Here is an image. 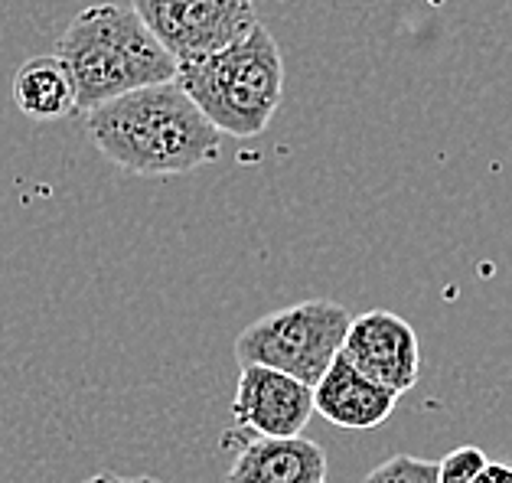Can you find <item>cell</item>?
I'll use <instances>...</instances> for the list:
<instances>
[{
    "label": "cell",
    "instance_id": "277c9868",
    "mask_svg": "<svg viewBox=\"0 0 512 483\" xmlns=\"http://www.w3.org/2000/svg\"><path fill=\"white\" fill-rule=\"evenodd\" d=\"M349 324L353 314L327 297L291 304L248 324L235 340V359L239 369L268 366L314 389L343 353Z\"/></svg>",
    "mask_w": 512,
    "mask_h": 483
},
{
    "label": "cell",
    "instance_id": "52a82bcc",
    "mask_svg": "<svg viewBox=\"0 0 512 483\" xmlns=\"http://www.w3.org/2000/svg\"><path fill=\"white\" fill-rule=\"evenodd\" d=\"M314 418V389L268 366H242L232 399L239 435L301 438Z\"/></svg>",
    "mask_w": 512,
    "mask_h": 483
},
{
    "label": "cell",
    "instance_id": "ba28073f",
    "mask_svg": "<svg viewBox=\"0 0 512 483\" xmlns=\"http://www.w3.org/2000/svg\"><path fill=\"white\" fill-rule=\"evenodd\" d=\"M395 405L398 395L362 376L359 369L346 363L343 353L333 359L327 376L314 386V412L343 431L379 428L392 418Z\"/></svg>",
    "mask_w": 512,
    "mask_h": 483
},
{
    "label": "cell",
    "instance_id": "30bf717a",
    "mask_svg": "<svg viewBox=\"0 0 512 483\" xmlns=\"http://www.w3.org/2000/svg\"><path fill=\"white\" fill-rule=\"evenodd\" d=\"M14 102L33 121H59L79 111L76 85L59 56H33L14 76Z\"/></svg>",
    "mask_w": 512,
    "mask_h": 483
},
{
    "label": "cell",
    "instance_id": "7c38bea8",
    "mask_svg": "<svg viewBox=\"0 0 512 483\" xmlns=\"http://www.w3.org/2000/svg\"><path fill=\"white\" fill-rule=\"evenodd\" d=\"M483 464H486V454L480 448H473V444L454 448L441 464H437V483H470L480 474Z\"/></svg>",
    "mask_w": 512,
    "mask_h": 483
},
{
    "label": "cell",
    "instance_id": "4fadbf2b",
    "mask_svg": "<svg viewBox=\"0 0 512 483\" xmlns=\"http://www.w3.org/2000/svg\"><path fill=\"white\" fill-rule=\"evenodd\" d=\"M470 483H512V467L499 464V461H486L480 467V474L473 477Z\"/></svg>",
    "mask_w": 512,
    "mask_h": 483
},
{
    "label": "cell",
    "instance_id": "5b68a950",
    "mask_svg": "<svg viewBox=\"0 0 512 483\" xmlns=\"http://www.w3.org/2000/svg\"><path fill=\"white\" fill-rule=\"evenodd\" d=\"M131 10L177 66L222 53L258 27L255 0H131Z\"/></svg>",
    "mask_w": 512,
    "mask_h": 483
},
{
    "label": "cell",
    "instance_id": "8fae6325",
    "mask_svg": "<svg viewBox=\"0 0 512 483\" xmlns=\"http://www.w3.org/2000/svg\"><path fill=\"white\" fill-rule=\"evenodd\" d=\"M362 483H437V461L415 454H395L372 467Z\"/></svg>",
    "mask_w": 512,
    "mask_h": 483
},
{
    "label": "cell",
    "instance_id": "6da1fadb",
    "mask_svg": "<svg viewBox=\"0 0 512 483\" xmlns=\"http://www.w3.org/2000/svg\"><path fill=\"white\" fill-rule=\"evenodd\" d=\"M85 131L108 164L134 177L193 173L222 151V134L177 82L147 85L89 111Z\"/></svg>",
    "mask_w": 512,
    "mask_h": 483
},
{
    "label": "cell",
    "instance_id": "5bb4252c",
    "mask_svg": "<svg viewBox=\"0 0 512 483\" xmlns=\"http://www.w3.org/2000/svg\"><path fill=\"white\" fill-rule=\"evenodd\" d=\"M85 483H160L157 477H121V474H95Z\"/></svg>",
    "mask_w": 512,
    "mask_h": 483
},
{
    "label": "cell",
    "instance_id": "7a4b0ae2",
    "mask_svg": "<svg viewBox=\"0 0 512 483\" xmlns=\"http://www.w3.org/2000/svg\"><path fill=\"white\" fill-rule=\"evenodd\" d=\"M59 63L76 85L79 111H95L115 98L177 82V59L160 46L131 7L95 4L69 23L56 43Z\"/></svg>",
    "mask_w": 512,
    "mask_h": 483
},
{
    "label": "cell",
    "instance_id": "3957f363",
    "mask_svg": "<svg viewBox=\"0 0 512 483\" xmlns=\"http://www.w3.org/2000/svg\"><path fill=\"white\" fill-rule=\"evenodd\" d=\"M177 85L219 134L255 138L281 108L284 56L258 23L222 53L177 66Z\"/></svg>",
    "mask_w": 512,
    "mask_h": 483
},
{
    "label": "cell",
    "instance_id": "9c48e42d",
    "mask_svg": "<svg viewBox=\"0 0 512 483\" xmlns=\"http://www.w3.org/2000/svg\"><path fill=\"white\" fill-rule=\"evenodd\" d=\"M226 483H327V454L310 438H252L235 451Z\"/></svg>",
    "mask_w": 512,
    "mask_h": 483
},
{
    "label": "cell",
    "instance_id": "8992f818",
    "mask_svg": "<svg viewBox=\"0 0 512 483\" xmlns=\"http://www.w3.org/2000/svg\"><path fill=\"white\" fill-rule=\"evenodd\" d=\"M343 359L395 395L411 392L421 376L418 333L392 311H366L353 317L343 340Z\"/></svg>",
    "mask_w": 512,
    "mask_h": 483
}]
</instances>
